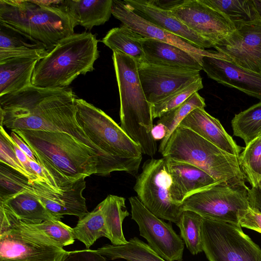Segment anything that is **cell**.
<instances>
[{
    "instance_id": "cell-17",
    "label": "cell",
    "mask_w": 261,
    "mask_h": 261,
    "mask_svg": "<svg viewBox=\"0 0 261 261\" xmlns=\"http://www.w3.org/2000/svg\"><path fill=\"white\" fill-rule=\"evenodd\" d=\"M112 14L144 38L154 39L179 47L194 56L200 64L203 56H219L217 51L199 48L142 18L127 7L123 1L113 0Z\"/></svg>"
},
{
    "instance_id": "cell-21",
    "label": "cell",
    "mask_w": 261,
    "mask_h": 261,
    "mask_svg": "<svg viewBox=\"0 0 261 261\" xmlns=\"http://www.w3.org/2000/svg\"><path fill=\"white\" fill-rule=\"evenodd\" d=\"M165 158L172 178V198L177 204H181L188 196L219 182L192 164Z\"/></svg>"
},
{
    "instance_id": "cell-18",
    "label": "cell",
    "mask_w": 261,
    "mask_h": 261,
    "mask_svg": "<svg viewBox=\"0 0 261 261\" xmlns=\"http://www.w3.org/2000/svg\"><path fill=\"white\" fill-rule=\"evenodd\" d=\"M201 65L210 79L261 101V72L244 68L217 57L203 56Z\"/></svg>"
},
{
    "instance_id": "cell-1",
    "label": "cell",
    "mask_w": 261,
    "mask_h": 261,
    "mask_svg": "<svg viewBox=\"0 0 261 261\" xmlns=\"http://www.w3.org/2000/svg\"><path fill=\"white\" fill-rule=\"evenodd\" d=\"M75 97L71 89L41 88L31 85L0 96V126L14 130L66 133L91 148L98 158L96 175L107 176L123 167L122 158L106 153L95 146L76 117Z\"/></svg>"
},
{
    "instance_id": "cell-32",
    "label": "cell",
    "mask_w": 261,
    "mask_h": 261,
    "mask_svg": "<svg viewBox=\"0 0 261 261\" xmlns=\"http://www.w3.org/2000/svg\"><path fill=\"white\" fill-rule=\"evenodd\" d=\"M205 107L204 99L197 92L192 95L182 104L166 113L159 118L156 123L162 124L166 127L167 134L160 143L159 152L162 153L171 134L190 113L195 109L204 108Z\"/></svg>"
},
{
    "instance_id": "cell-26",
    "label": "cell",
    "mask_w": 261,
    "mask_h": 261,
    "mask_svg": "<svg viewBox=\"0 0 261 261\" xmlns=\"http://www.w3.org/2000/svg\"><path fill=\"white\" fill-rule=\"evenodd\" d=\"M144 39L143 37L122 23L119 27L111 29L101 41L113 51H120L141 63L144 62Z\"/></svg>"
},
{
    "instance_id": "cell-11",
    "label": "cell",
    "mask_w": 261,
    "mask_h": 261,
    "mask_svg": "<svg viewBox=\"0 0 261 261\" xmlns=\"http://www.w3.org/2000/svg\"><path fill=\"white\" fill-rule=\"evenodd\" d=\"M67 252L45 234L25 225L0 232V261H62Z\"/></svg>"
},
{
    "instance_id": "cell-42",
    "label": "cell",
    "mask_w": 261,
    "mask_h": 261,
    "mask_svg": "<svg viewBox=\"0 0 261 261\" xmlns=\"http://www.w3.org/2000/svg\"><path fill=\"white\" fill-rule=\"evenodd\" d=\"M10 136L18 147L26 154L30 159L37 162L31 148L20 136L13 131L11 132Z\"/></svg>"
},
{
    "instance_id": "cell-12",
    "label": "cell",
    "mask_w": 261,
    "mask_h": 261,
    "mask_svg": "<svg viewBox=\"0 0 261 261\" xmlns=\"http://www.w3.org/2000/svg\"><path fill=\"white\" fill-rule=\"evenodd\" d=\"M132 219L139 226L140 235L148 245L166 261H182L184 242L172 228L158 218L139 200L137 196L129 198Z\"/></svg>"
},
{
    "instance_id": "cell-47",
    "label": "cell",
    "mask_w": 261,
    "mask_h": 261,
    "mask_svg": "<svg viewBox=\"0 0 261 261\" xmlns=\"http://www.w3.org/2000/svg\"><path fill=\"white\" fill-rule=\"evenodd\" d=\"M259 189H261V182H260V186H259Z\"/></svg>"
},
{
    "instance_id": "cell-43",
    "label": "cell",
    "mask_w": 261,
    "mask_h": 261,
    "mask_svg": "<svg viewBox=\"0 0 261 261\" xmlns=\"http://www.w3.org/2000/svg\"><path fill=\"white\" fill-rule=\"evenodd\" d=\"M184 0H149L155 6L161 9L171 11L176 6L181 4Z\"/></svg>"
},
{
    "instance_id": "cell-15",
    "label": "cell",
    "mask_w": 261,
    "mask_h": 261,
    "mask_svg": "<svg viewBox=\"0 0 261 261\" xmlns=\"http://www.w3.org/2000/svg\"><path fill=\"white\" fill-rule=\"evenodd\" d=\"M138 67L145 95L151 105L201 78L198 71L146 62L138 63Z\"/></svg>"
},
{
    "instance_id": "cell-2",
    "label": "cell",
    "mask_w": 261,
    "mask_h": 261,
    "mask_svg": "<svg viewBox=\"0 0 261 261\" xmlns=\"http://www.w3.org/2000/svg\"><path fill=\"white\" fill-rule=\"evenodd\" d=\"M41 165L62 190L83 177L96 174L95 152L68 133L16 129Z\"/></svg>"
},
{
    "instance_id": "cell-19",
    "label": "cell",
    "mask_w": 261,
    "mask_h": 261,
    "mask_svg": "<svg viewBox=\"0 0 261 261\" xmlns=\"http://www.w3.org/2000/svg\"><path fill=\"white\" fill-rule=\"evenodd\" d=\"M0 232L14 225H35L58 220L34 195L26 191L0 202Z\"/></svg>"
},
{
    "instance_id": "cell-46",
    "label": "cell",
    "mask_w": 261,
    "mask_h": 261,
    "mask_svg": "<svg viewBox=\"0 0 261 261\" xmlns=\"http://www.w3.org/2000/svg\"><path fill=\"white\" fill-rule=\"evenodd\" d=\"M256 10L261 18V0H253Z\"/></svg>"
},
{
    "instance_id": "cell-5",
    "label": "cell",
    "mask_w": 261,
    "mask_h": 261,
    "mask_svg": "<svg viewBox=\"0 0 261 261\" xmlns=\"http://www.w3.org/2000/svg\"><path fill=\"white\" fill-rule=\"evenodd\" d=\"M99 57L98 40L89 32L74 34L61 40L39 60L32 77V85L47 89L68 88L80 74L94 69Z\"/></svg>"
},
{
    "instance_id": "cell-34",
    "label": "cell",
    "mask_w": 261,
    "mask_h": 261,
    "mask_svg": "<svg viewBox=\"0 0 261 261\" xmlns=\"http://www.w3.org/2000/svg\"><path fill=\"white\" fill-rule=\"evenodd\" d=\"M239 161L245 177L253 188H259L261 182V136L246 146Z\"/></svg>"
},
{
    "instance_id": "cell-29",
    "label": "cell",
    "mask_w": 261,
    "mask_h": 261,
    "mask_svg": "<svg viewBox=\"0 0 261 261\" xmlns=\"http://www.w3.org/2000/svg\"><path fill=\"white\" fill-rule=\"evenodd\" d=\"M224 14L236 30L243 25L261 21L253 0H201Z\"/></svg>"
},
{
    "instance_id": "cell-36",
    "label": "cell",
    "mask_w": 261,
    "mask_h": 261,
    "mask_svg": "<svg viewBox=\"0 0 261 261\" xmlns=\"http://www.w3.org/2000/svg\"><path fill=\"white\" fill-rule=\"evenodd\" d=\"M29 178L0 162V202L24 191Z\"/></svg>"
},
{
    "instance_id": "cell-7",
    "label": "cell",
    "mask_w": 261,
    "mask_h": 261,
    "mask_svg": "<svg viewBox=\"0 0 261 261\" xmlns=\"http://www.w3.org/2000/svg\"><path fill=\"white\" fill-rule=\"evenodd\" d=\"M74 105L78 123L98 148L115 156H142L140 146L103 111L76 97L74 99Z\"/></svg>"
},
{
    "instance_id": "cell-27",
    "label": "cell",
    "mask_w": 261,
    "mask_h": 261,
    "mask_svg": "<svg viewBox=\"0 0 261 261\" xmlns=\"http://www.w3.org/2000/svg\"><path fill=\"white\" fill-rule=\"evenodd\" d=\"M125 202V199L122 197L109 195L97 205L102 211L109 239L113 245H123L128 241L122 230V222L129 215Z\"/></svg>"
},
{
    "instance_id": "cell-20",
    "label": "cell",
    "mask_w": 261,
    "mask_h": 261,
    "mask_svg": "<svg viewBox=\"0 0 261 261\" xmlns=\"http://www.w3.org/2000/svg\"><path fill=\"white\" fill-rule=\"evenodd\" d=\"M125 4L135 13L150 23L202 49L213 47L209 41L188 28L170 11L152 4L149 0H124Z\"/></svg>"
},
{
    "instance_id": "cell-28",
    "label": "cell",
    "mask_w": 261,
    "mask_h": 261,
    "mask_svg": "<svg viewBox=\"0 0 261 261\" xmlns=\"http://www.w3.org/2000/svg\"><path fill=\"white\" fill-rule=\"evenodd\" d=\"M94 250L111 260L122 258L127 261H166L148 244L136 237L125 244H107Z\"/></svg>"
},
{
    "instance_id": "cell-10",
    "label": "cell",
    "mask_w": 261,
    "mask_h": 261,
    "mask_svg": "<svg viewBox=\"0 0 261 261\" xmlns=\"http://www.w3.org/2000/svg\"><path fill=\"white\" fill-rule=\"evenodd\" d=\"M250 198L247 187L218 182L188 196L181 207L204 218L239 224V216L250 207Z\"/></svg>"
},
{
    "instance_id": "cell-48",
    "label": "cell",
    "mask_w": 261,
    "mask_h": 261,
    "mask_svg": "<svg viewBox=\"0 0 261 261\" xmlns=\"http://www.w3.org/2000/svg\"><path fill=\"white\" fill-rule=\"evenodd\" d=\"M259 136H261V133H260V134L259 135V136L258 137H259Z\"/></svg>"
},
{
    "instance_id": "cell-23",
    "label": "cell",
    "mask_w": 261,
    "mask_h": 261,
    "mask_svg": "<svg viewBox=\"0 0 261 261\" xmlns=\"http://www.w3.org/2000/svg\"><path fill=\"white\" fill-rule=\"evenodd\" d=\"M142 46L144 62L198 71L202 69L200 63L194 56L175 45L144 38Z\"/></svg>"
},
{
    "instance_id": "cell-6",
    "label": "cell",
    "mask_w": 261,
    "mask_h": 261,
    "mask_svg": "<svg viewBox=\"0 0 261 261\" xmlns=\"http://www.w3.org/2000/svg\"><path fill=\"white\" fill-rule=\"evenodd\" d=\"M161 154L163 158L192 164L218 182L247 187L239 157L221 149L190 129L178 126Z\"/></svg>"
},
{
    "instance_id": "cell-14",
    "label": "cell",
    "mask_w": 261,
    "mask_h": 261,
    "mask_svg": "<svg viewBox=\"0 0 261 261\" xmlns=\"http://www.w3.org/2000/svg\"><path fill=\"white\" fill-rule=\"evenodd\" d=\"M221 58L261 72V21L236 29L214 46Z\"/></svg>"
},
{
    "instance_id": "cell-16",
    "label": "cell",
    "mask_w": 261,
    "mask_h": 261,
    "mask_svg": "<svg viewBox=\"0 0 261 261\" xmlns=\"http://www.w3.org/2000/svg\"><path fill=\"white\" fill-rule=\"evenodd\" d=\"M85 177H83L56 191L40 181H29L24 191L34 195L43 205L58 220L64 215H73L81 219L87 214L86 199L83 192L86 188Z\"/></svg>"
},
{
    "instance_id": "cell-37",
    "label": "cell",
    "mask_w": 261,
    "mask_h": 261,
    "mask_svg": "<svg viewBox=\"0 0 261 261\" xmlns=\"http://www.w3.org/2000/svg\"><path fill=\"white\" fill-rule=\"evenodd\" d=\"M25 225L45 234L62 247L74 242L73 228L60 220H48L38 224Z\"/></svg>"
},
{
    "instance_id": "cell-24",
    "label": "cell",
    "mask_w": 261,
    "mask_h": 261,
    "mask_svg": "<svg viewBox=\"0 0 261 261\" xmlns=\"http://www.w3.org/2000/svg\"><path fill=\"white\" fill-rule=\"evenodd\" d=\"M113 3V0H65L60 5L77 25L90 30L109 20Z\"/></svg>"
},
{
    "instance_id": "cell-8",
    "label": "cell",
    "mask_w": 261,
    "mask_h": 261,
    "mask_svg": "<svg viewBox=\"0 0 261 261\" xmlns=\"http://www.w3.org/2000/svg\"><path fill=\"white\" fill-rule=\"evenodd\" d=\"M241 228L203 218L202 246L209 261H261V249Z\"/></svg>"
},
{
    "instance_id": "cell-33",
    "label": "cell",
    "mask_w": 261,
    "mask_h": 261,
    "mask_svg": "<svg viewBox=\"0 0 261 261\" xmlns=\"http://www.w3.org/2000/svg\"><path fill=\"white\" fill-rule=\"evenodd\" d=\"M203 217L189 210L182 211L176 225L180 230V237L192 255L203 251L202 246V224Z\"/></svg>"
},
{
    "instance_id": "cell-3",
    "label": "cell",
    "mask_w": 261,
    "mask_h": 261,
    "mask_svg": "<svg viewBox=\"0 0 261 261\" xmlns=\"http://www.w3.org/2000/svg\"><path fill=\"white\" fill-rule=\"evenodd\" d=\"M59 6L38 1L0 0V24L51 51L74 34L76 23Z\"/></svg>"
},
{
    "instance_id": "cell-30",
    "label": "cell",
    "mask_w": 261,
    "mask_h": 261,
    "mask_svg": "<svg viewBox=\"0 0 261 261\" xmlns=\"http://www.w3.org/2000/svg\"><path fill=\"white\" fill-rule=\"evenodd\" d=\"M75 239L83 243L87 249L99 238L105 237L109 239V233L105 224L101 210L97 205L81 219L73 228Z\"/></svg>"
},
{
    "instance_id": "cell-25",
    "label": "cell",
    "mask_w": 261,
    "mask_h": 261,
    "mask_svg": "<svg viewBox=\"0 0 261 261\" xmlns=\"http://www.w3.org/2000/svg\"><path fill=\"white\" fill-rule=\"evenodd\" d=\"M39 60L19 58L0 62V96L32 85V77Z\"/></svg>"
},
{
    "instance_id": "cell-45",
    "label": "cell",
    "mask_w": 261,
    "mask_h": 261,
    "mask_svg": "<svg viewBox=\"0 0 261 261\" xmlns=\"http://www.w3.org/2000/svg\"><path fill=\"white\" fill-rule=\"evenodd\" d=\"M250 206L261 213V200L251 196Z\"/></svg>"
},
{
    "instance_id": "cell-39",
    "label": "cell",
    "mask_w": 261,
    "mask_h": 261,
    "mask_svg": "<svg viewBox=\"0 0 261 261\" xmlns=\"http://www.w3.org/2000/svg\"><path fill=\"white\" fill-rule=\"evenodd\" d=\"M44 47L38 44H30L14 48H0V62L10 59L27 58L40 60L49 53Z\"/></svg>"
},
{
    "instance_id": "cell-41",
    "label": "cell",
    "mask_w": 261,
    "mask_h": 261,
    "mask_svg": "<svg viewBox=\"0 0 261 261\" xmlns=\"http://www.w3.org/2000/svg\"><path fill=\"white\" fill-rule=\"evenodd\" d=\"M62 261H106V258L94 250L86 249L67 251Z\"/></svg>"
},
{
    "instance_id": "cell-13",
    "label": "cell",
    "mask_w": 261,
    "mask_h": 261,
    "mask_svg": "<svg viewBox=\"0 0 261 261\" xmlns=\"http://www.w3.org/2000/svg\"><path fill=\"white\" fill-rule=\"evenodd\" d=\"M171 14L188 28L214 45L236 30L233 24L222 13L201 0H184Z\"/></svg>"
},
{
    "instance_id": "cell-40",
    "label": "cell",
    "mask_w": 261,
    "mask_h": 261,
    "mask_svg": "<svg viewBox=\"0 0 261 261\" xmlns=\"http://www.w3.org/2000/svg\"><path fill=\"white\" fill-rule=\"evenodd\" d=\"M241 227L261 233V213L251 207L243 211L239 216Z\"/></svg>"
},
{
    "instance_id": "cell-31",
    "label": "cell",
    "mask_w": 261,
    "mask_h": 261,
    "mask_svg": "<svg viewBox=\"0 0 261 261\" xmlns=\"http://www.w3.org/2000/svg\"><path fill=\"white\" fill-rule=\"evenodd\" d=\"M231 123L233 135L247 145L261 133V101L236 114Z\"/></svg>"
},
{
    "instance_id": "cell-38",
    "label": "cell",
    "mask_w": 261,
    "mask_h": 261,
    "mask_svg": "<svg viewBox=\"0 0 261 261\" xmlns=\"http://www.w3.org/2000/svg\"><path fill=\"white\" fill-rule=\"evenodd\" d=\"M0 162L22 174L30 180V175L17 157L10 136L2 126H0Z\"/></svg>"
},
{
    "instance_id": "cell-35",
    "label": "cell",
    "mask_w": 261,
    "mask_h": 261,
    "mask_svg": "<svg viewBox=\"0 0 261 261\" xmlns=\"http://www.w3.org/2000/svg\"><path fill=\"white\" fill-rule=\"evenodd\" d=\"M202 78L185 86L164 99L151 105L153 119L160 118L166 113L177 107L194 93L203 88Z\"/></svg>"
},
{
    "instance_id": "cell-4",
    "label": "cell",
    "mask_w": 261,
    "mask_h": 261,
    "mask_svg": "<svg viewBox=\"0 0 261 261\" xmlns=\"http://www.w3.org/2000/svg\"><path fill=\"white\" fill-rule=\"evenodd\" d=\"M112 59L120 97V126L151 157L156 152V141L151 132L153 126L151 105L145 95L137 61L120 51H113Z\"/></svg>"
},
{
    "instance_id": "cell-44",
    "label": "cell",
    "mask_w": 261,
    "mask_h": 261,
    "mask_svg": "<svg viewBox=\"0 0 261 261\" xmlns=\"http://www.w3.org/2000/svg\"><path fill=\"white\" fill-rule=\"evenodd\" d=\"M153 138L156 141L162 140L166 136L167 129L166 127L162 124L156 123L154 125L151 132Z\"/></svg>"
},
{
    "instance_id": "cell-9",
    "label": "cell",
    "mask_w": 261,
    "mask_h": 261,
    "mask_svg": "<svg viewBox=\"0 0 261 261\" xmlns=\"http://www.w3.org/2000/svg\"><path fill=\"white\" fill-rule=\"evenodd\" d=\"M171 186L172 178L165 158H151L144 163L134 190L139 200L152 214L176 224L183 211L181 204L172 199Z\"/></svg>"
},
{
    "instance_id": "cell-22",
    "label": "cell",
    "mask_w": 261,
    "mask_h": 261,
    "mask_svg": "<svg viewBox=\"0 0 261 261\" xmlns=\"http://www.w3.org/2000/svg\"><path fill=\"white\" fill-rule=\"evenodd\" d=\"M178 126L191 129L221 149L238 157L244 148L236 144L219 120L209 114L204 108L193 110Z\"/></svg>"
}]
</instances>
